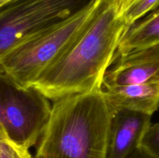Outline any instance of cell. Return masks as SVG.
<instances>
[{"label": "cell", "instance_id": "6da1fadb", "mask_svg": "<svg viewBox=\"0 0 159 158\" xmlns=\"http://www.w3.org/2000/svg\"><path fill=\"white\" fill-rule=\"evenodd\" d=\"M127 27L114 0H103L83 32L32 87L51 101L102 88Z\"/></svg>", "mask_w": 159, "mask_h": 158}, {"label": "cell", "instance_id": "7a4b0ae2", "mask_svg": "<svg viewBox=\"0 0 159 158\" xmlns=\"http://www.w3.org/2000/svg\"><path fill=\"white\" fill-rule=\"evenodd\" d=\"M112 112L102 88L53 101L34 158H107Z\"/></svg>", "mask_w": 159, "mask_h": 158}, {"label": "cell", "instance_id": "3957f363", "mask_svg": "<svg viewBox=\"0 0 159 158\" xmlns=\"http://www.w3.org/2000/svg\"><path fill=\"white\" fill-rule=\"evenodd\" d=\"M103 0L86 6L37 33L27 37L0 57V72L19 85L29 88L83 32Z\"/></svg>", "mask_w": 159, "mask_h": 158}, {"label": "cell", "instance_id": "277c9868", "mask_svg": "<svg viewBox=\"0 0 159 158\" xmlns=\"http://www.w3.org/2000/svg\"><path fill=\"white\" fill-rule=\"evenodd\" d=\"M49 99L34 87L23 88L0 72V131L30 149L41 137L51 113Z\"/></svg>", "mask_w": 159, "mask_h": 158}, {"label": "cell", "instance_id": "5b68a950", "mask_svg": "<svg viewBox=\"0 0 159 158\" xmlns=\"http://www.w3.org/2000/svg\"><path fill=\"white\" fill-rule=\"evenodd\" d=\"M159 82V42L115 55L102 88Z\"/></svg>", "mask_w": 159, "mask_h": 158}, {"label": "cell", "instance_id": "8992f818", "mask_svg": "<svg viewBox=\"0 0 159 158\" xmlns=\"http://www.w3.org/2000/svg\"><path fill=\"white\" fill-rule=\"evenodd\" d=\"M107 158H128L140 147L152 116L127 109H112Z\"/></svg>", "mask_w": 159, "mask_h": 158}, {"label": "cell", "instance_id": "52a82bcc", "mask_svg": "<svg viewBox=\"0 0 159 158\" xmlns=\"http://www.w3.org/2000/svg\"><path fill=\"white\" fill-rule=\"evenodd\" d=\"M112 109H127L152 116L159 108V82L102 88Z\"/></svg>", "mask_w": 159, "mask_h": 158}, {"label": "cell", "instance_id": "ba28073f", "mask_svg": "<svg viewBox=\"0 0 159 158\" xmlns=\"http://www.w3.org/2000/svg\"><path fill=\"white\" fill-rule=\"evenodd\" d=\"M159 42V6L130 25L121 37L116 54Z\"/></svg>", "mask_w": 159, "mask_h": 158}, {"label": "cell", "instance_id": "9c48e42d", "mask_svg": "<svg viewBox=\"0 0 159 158\" xmlns=\"http://www.w3.org/2000/svg\"><path fill=\"white\" fill-rule=\"evenodd\" d=\"M159 6V0H135L121 15L128 26L142 19Z\"/></svg>", "mask_w": 159, "mask_h": 158}, {"label": "cell", "instance_id": "30bf717a", "mask_svg": "<svg viewBox=\"0 0 159 158\" xmlns=\"http://www.w3.org/2000/svg\"><path fill=\"white\" fill-rule=\"evenodd\" d=\"M139 148L152 158H159V122L151 125L141 140Z\"/></svg>", "mask_w": 159, "mask_h": 158}, {"label": "cell", "instance_id": "8fae6325", "mask_svg": "<svg viewBox=\"0 0 159 158\" xmlns=\"http://www.w3.org/2000/svg\"><path fill=\"white\" fill-rule=\"evenodd\" d=\"M14 143L0 131V158H13Z\"/></svg>", "mask_w": 159, "mask_h": 158}, {"label": "cell", "instance_id": "7c38bea8", "mask_svg": "<svg viewBox=\"0 0 159 158\" xmlns=\"http://www.w3.org/2000/svg\"><path fill=\"white\" fill-rule=\"evenodd\" d=\"M13 158H34L29 149L21 147L14 143Z\"/></svg>", "mask_w": 159, "mask_h": 158}, {"label": "cell", "instance_id": "4fadbf2b", "mask_svg": "<svg viewBox=\"0 0 159 158\" xmlns=\"http://www.w3.org/2000/svg\"><path fill=\"white\" fill-rule=\"evenodd\" d=\"M120 15H122L124 11L135 1V0H114Z\"/></svg>", "mask_w": 159, "mask_h": 158}, {"label": "cell", "instance_id": "5bb4252c", "mask_svg": "<svg viewBox=\"0 0 159 158\" xmlns=\"http://www.w3.org/2000/svg\"><path fill=\"white\" fill-rule=\"evenodd\" d=\"M128 158H152L149 155H148L145 152L143 151L141 148H138L135 150Z\"/></svg>", "mask_w": 159, "mask_h": 158}, {"label": "cell", "instance_id": "9a60e30c", "mask_svg": "<svg viewBox=\"0 0 159 158\" xmlns=\"http://www.w3.org/2000/svg\"><path fill=\"white\" fill-rule=\"evenodd\" d=\"M4 6H5V3L4 2H3V0H0V8L3 7Z\"/></svg>", "mask_w": 159, "mask_h": 158}]
</instances>
